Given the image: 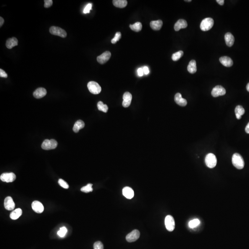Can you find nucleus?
<instances>
[{"label":"nucleus","mask_w":249,"mask_h":249,"mask_svg":"<svg viewBox=\"0 0 249 249\" xmlns=\"http://www.w3.org/2000/svg\"><path fill=\"white\" fill-rule=\"evenodd\" d=\"M205 164L208 168L212 169L216 165L217 159L216 156L212 153H209L206 156L205 159Z\"/></svg>","instance_id":"nucleus-3"},{"label":"nucleus","mask_w":249,"mask_h":249,"mask_svg":"<svg viewBox=\"0 0 249 249\" xmlns=\"http://www.w3.org/2000/svg\"><path fill=\"white\" fill-rule=\"evenodd\" d=\"M226 91L224 87L221 85H217L211 91V95L214 98H217L221 96L225 95Z\"/></svg>","instance_id":"nucleus-9"},{"label":"nucleus","mask_w":249,"mask_h":249,"mask_svg":"<svg viewBox=\"0 0 249 249\" xmlns=\"http://www.w3.org/2000/svg\"><path fill=\"white\" fill-rule=\"evenodd\" d=\"M47 94V90L44 88H38L37 90H35L33 92V96L34 98L37 99H40L43 98Z\"/></svg>","instance_id":"nucleus-16"},{"label":"nucleus","mask_w":249,"mask_h":249,"mask_svg":"<svg viewBox=\"0 0 249 249\" xmlns=\"http://www.w3.org/2000/svg\"><path fill=\"white\" fill-rule=\"evenodd\" d=\"M192 1L191 0H189V1H187V2H190V1Z\"/></svg>","instance_id":"nucleus-47"},{"label":"nucleus","mask_w":249,"mask_h":249,"mask_svg":"<svg viewBox=\"0 0 249 249\" xmlns=\"http://www.w3.org/2000/svg\"><path fill=\"white\" fill-rule=\"evenodd\" d=\"M58 143L54 139H46L42 143V148L43 150H50L56 149Z\"/></svg>","instance_id":"nucleus-4"},{"label":"nucleus","mask_w":249,"mask_h":249,"mask_svg":"<svg viewBox=\"0 0 249 249\" xmlns=\"http://www.w3.org/2000/svg\"><path fill=\"white\" fill-rule=\"evenodd\" d=\"M4 205L5 208L7 211L13 210L15 206L13 198L11 197H7L5 198Z\"/></svg>","instance_id":"nucleus-12"},{"label":"nucleus","mask_w":249,"mask_h":249,"mask_svg":"<svg viewBox=\"0 0 249 249\" xmlns=\"http://www.w3.org/2000/svg\"><path fill=\"white\" fill-rule=\"evenodd\" d=\"M91 7H92V4L91 3L88 4L84 9V11H83L84 14H88L90 13V10L91 9Z\"/></svg>","instance_id":"nucleus-37"},{"label":"nucleus","mask_w":249,"mask_h":249,"mask_svg":"<svg viewBox=\"0 0 249 249\" xmlns=\"http://www.w3.org/2000/svg\"><path fill=\"white\" fill-rule=\"evenodd\" d=\"M130 28L132 30H133L134 32H139L142 28V25L140 22H137L134 24L130 25Z\"/></svg>","instance_id":"nucleus-27"},{"label":"nucleus","mask_w":249,"mask_h":249,"mask_svg":"<svg viewBox=\"0 0 249 249\" xmlns=\"http://www.w3.org/2000/svg\"><path fill=\"white\" fill-rule=\"evenodd\" d=\"M92 184H89L86 186H84L81 189V191L85 193H88L93 191V189L92 187Z\"/></svg>","instance_id":"nucleus-32"},{"label":"nucleus","mask_w":249,"mask_h":249,"mask_svg":"<svg viewBox=\"0 0 249 249\" xmlns=\"http://www.w3.org/2000/svg\"><path fill=\"white\" fill-rule=\"evenodd\" d=\"M246 89H247V91L249 92V83L247 84V86H246Z\"/></svg>","instance_id":"nucleus-46"},{"label":"nucleus","mask_w":249,"mask_h":249,"mask_svg":"<svg viewBox=\"0 0 249 249\" xmlns=\"http://www.w3.org/2000/svg\"><path fill=\"white\" fill-rule=\"evenodd\" d=\"M163 25L162 20H158L152 21L150 23V26L152 29L155 30H158L161 29Z\"/></svg>","instance_id":"nucleus-22"},{"label":"nucleus","mask_w":249,"mask_h":249,"mask_svg":"<svg viewBox=\"0 0 249 249\" xmlns=\"http://www.w3.org/2000/svg\"><path fill=\"white\" fill-rule=\"evenodd\" d=\"M22 209L20 208H17L11 213L10 217L12 220H17L22 215Z\"/></svg>","instance_id":"nucleus-24"},{"label":"nucleus","mask_w":249,"mask_h":249,"mask_svg":"<svg viewBox=\"0 0 249 249\" xmlns=\"http://www.w3.org/2000/svg\"><path fill=\"white\" fill-rule=\"evenodd\" d=\"M32 208L35 212L38 214L42 213L44 211V207L41 202L35 201L32 203Z\"/></svg>","instance_id":"nucleus-14"},{"label":"nucleus","mask_w":249,"mask_h":249,"mask_svg":"<svg viewBox=\"0 0 249 249\" xmlns=\"http://www.w3.org/2000/svg\"><path fill=\"white\" fill-rule=\"evenodd\" d=\"M225 40L227 45L228 47H231L235 43V38L232 34L230 33H227L225 34Z\"/></svg>","instance_id":"nucleus-20"},{"label":"nucleus","mask_w":249,"mask_h":249,"mask_svg":"<svg viewBox=\"0 0 249 249\" xmlns=\"http://www.w3.org/2000/svg\"><path fill=\"white\" fill-rule=\"evenodd\" d=\"M187 26V23L186 20L180 19L175 24L174 29L175 31H179L181 29H184Z\"/></svg>","instance_id":"nucleus-17"},{"label":"nucleus","mask_w":249,"mask_h":249,"mask_svg":"<svg viewBox=\"0 0 249 249\" xmlns=\"http://www.w3.org/2000/svg\"><path fill=\"white\" fill-rule=\"evenodd\" d=\"M123 99L122 106L124 108H127L130 106L132 102V94L129 92H125L123 96Z\"/></svg>","instance_id":"nucleus-13"},{"label":"nucleus","mask_w":249,"mask_h":249,"mask_svg":"<svg viewBox=\"0 0 249 249\" xmlns=\"http://www.w3.org/2000/svg\"><path fill=\"white\" fill-rule=\"evenodd\" d=\"M4 23V20L3 18L1 17H0V26L1 27L2 26Z\"/></svg>","instance_id":"nucleus-43"},{"label":"nucleus","mask_w":249,"mask_h":249,"mask_svg":"<svg viewBox=\"0 0 249 249\" xmlns=\"http://www.w3.org/2000/svg\"><path fill=\"white\" fill-rule=\"evenodd\" d=\"M140 237V232L138 230H134L128 234L126 236V240L128 242H133L136 241L139 239Z\"/></svg>","instance_id":"nucleus-10"},{"label":"nucleus","mask_w":249,"mask_h":249,"mask_svg":"<svg viewBox=\"0 0 249 249\" xmlns=\"http://www.w3.org/2000/svg\"><path fill=\"white\" fill-rule=\"evenodd\" d=\"M67 230L65 227H61L60 228V230L57 232V235L60 237H64L66 235V233L67 232Z\"/></svg>","instance_id":"nucleus-34"},{"label":"nucleus","mask_w":249,"mask_h":249,"mask_svg":"<svg viewBox=\"0 0 249 249\" xmlns=\"http://www.w3.org/2000/svg\"><path fill=\"white\" fill-rule=\"evenodd\" d=\"M232 163L233 166L238 169H242L244 168L245 162L242 156L238 153L233 154L232 157Z\"/></svg>","instance_id":"nucleus-1"},{"label":"nucleus","mask_w":249,"mask_h":249,"mask_svg":"<svg viewBox=\"0 0 249 249\" xmlns=\"http://www.w3.org/2000/svg\"><path fill=\"white\" fill-rule=\"evenodd\" d=\"M94 249H104V245L100 241H97L94 244Z\"/></svg>","instance_id":"nucleus-36"},{"label":"nucleus","mask_w":249,"mask_h":249,"mask_svg":"<svg viewBox=\"0 0 249 249\" xmlns=\"http://www.w3.org/2000/svg\"><path fill=\"white\" fill-rule=\"evenodd\" d=\"M235 114H239V115L242 116L245 114V109L243 108L242 106L238 105L236 107L235 109Z\"/></svg>","instance_id":"nucleus-30"},{"label":"nucleus","mask_w":249,"mask_h":249,"mask_svg":"<svg viewBox=\"0 0 249 249\" xmlns=\"http://www.w3.org/2000/svg\"><path fill=\"white\" fill-rule=\"evenodd\" d=\"M138 74L139 76H143L144 73H143V70L142 68H138Z\"/></svg>","instance_id":"nucleus-41"},{"label":"nucleus","mask_w":249,"mask_h":249,"mask_svg":"<svg viewBox=\"0 0 249 249\" xmlns=\"http://www.w3.org/2000/svg\"><path fill=\"white\" fill-rule=\"evenodd\" d=\"M214 24L213 19L211 18H207L202 20L200 24V29L204 32L208 31L212 28Z\"/></svg>","instance_id":"nucleus-2"},{"label":"nucleus","mask_w":249,"mask_h":249,"mask_svg":"<svg viewBox=\"0 0 249 249\" xmlns=\"http://www.w3.org/2000/svg\"><path fill=\"white\" fill-rule=\"evenodd\" d=\"M245 132H246V133L249 134V122L248 123V124H247V126H246V127H245Z\"/></svg>","instance_id":"nucleus-44"},{"label":"nucleus","mask_w":249,"mask_h":249,"mask_svg":"<svg viewBox=\"0 0 249 249\" xmlns=\"http://www.w3.org/2000/svg\"><path fill=\"white\" fill-rule=\"evenodd\" d=\"M53 4L52 0H45L44 1V7L48 8L50 7Z\"/></svg>","instance_id":"nucleus-38"},{"label":"nucleus","mask_w":249,"mask_h":249,"mask_svg":"<svg viewBox=\"0 0 249 249\" xmlns=\"http://www.w3.org/2000/svg\"><path fill=\"white\" fill-rule=\"evenodd\" d=\"M49 32L51 34L65 38L67 36V33L64 30L57 26H51L49 29Z\"/></svg>","instance_id":"nucleus-6"},{"label":"nucleus","mask_w":249,"mask_h":249,"mask_svg":"<svg viewBox=\"0 0 249 249\" xmlns=\"http://www.w3.org/2000/svg\"><path fill=\"white\" fill-rule=\"evenodd\" d=\"M113 3L115 7L124 8L127 6V1L126 0H114Z\"/></svg>","instance_id":"nucleus-26"},{"label":"nucleus","mask_w":249,"mask_h":249,"mask_svg":"<svg viewBox=\"0 0 249 249\" xmlns=\"http://www.w3.org/2000/svg\"><path fill=\"white\" fill-rule=\"evenodd\" d=\"M143 73L145 75H147L149 74V72H150V71H149V68L146 67V66H145V67H143Z\"/></svg>","instance_id":"nucleus-40"},{"label":"nucleus","mask_w":249,"mask_h":249,"mask_svg":"<svg viewBox=\"0 0 249 249\" xmlns=\"http://www.w3.org/2000/svg\"><path fill=\"white\" fill-rule=\"evenodd\" d=\"M111 56V53L107 51L102 54L100 56H98L97 57V61L100 64H104L110 59Z\"/></svg>","instance_id":"nucleus-11"},{"label":"nucleus","mask_w":249,"mask_h":249,"mask_svg":"<svg viewBox=\"0 0 249 249\" xmlns=\"http://www.w3.org/2000/svg\"><path fill=\"white\" fill-rule=\"evenodd\" d=\"M18 44V39L15 37L9 38L7 40L6 45L7 48L11 49L15 46H17Z\"/></svg>","instance_id":"nucleus-21"},{"label":"nucleus","mask_w":249,"mask_h":249,"mask_svg":"<svg viewBox=\"0 0 249 249\" xmlns=\"http://www.w3.org/2000/svg\"><path fill=\"white\" fill-rule=\"evenodd\" d=\"M187 70L190 73L192 74H193L197 72V65L195 60H192L190 62L187 67Z\"/></svg>","instance_id":"nucleus-25"},{"label":"nucleus","mask_w":249,"mask_h":249,"mask_svg":"<svg viewBox=\"0 0 249 249\" xmlns=\"http://www.w3.org/2000/svg\"><path fill=\"white\" fill-rule=\"evenodd\" d=\"M87 87L90 92L93 94H98L102 90L100 85L95 81L89 82Z\"/></svg>","instance_id":"nucleus-5"},{"label":"nucleus","mask_w":249,"mask_h":249,"mask_svg":"<svg viewBox=\"0 0 249 249\" xmlns=\"http://www.w3.org/2000/svg\"><path fill=\"white\" fill-rule=\"evenodd\" d=\"M174 101L175 103L180 106L184 107L186 106L187 102L185 99L182 98V95L180 93H177L174 96Z\"/></svg>","instance_id":"nucleus-15"},{"label":"nucleus","mask_w":249,"mask_h":249,"mask_svg":"<svg viewBox=\"0 0 249 249\" xmlns=\"http://www.w3.org/2000/svg\"><path fill=\"white\" fill-rule=\"evenodd\" d=\"M216 2H217L220 5H223L224 3V0H217Z\"/></svg>","instance_id":"nucleus-42"},{"label":"nucleus","mask_w":249,"mask_h":249,"mask_svg":"<svg viewBox=\"0 0 249 249\" xmlns=\"http://www.w3.org/2000/svg\"><path fill=\"white\" fill-rule=\"evenodd\" d=\"M85 123L82 120H78L76 122L73 127V131L75 132H78L80 129L85 127Z\"/></svg>","instance_id":"nucleus-23"},{"label":"nucleus","mask_w":249,"mask_h":249,"mask_svg":"<svg viewBox=\"0 0 249 249\" xmlns=\"http://www.w3.org/2000/svg\"><path fill=\"white\" fill-rule=\"evenodd\" d=\"M122 37V34L120 32H117L115 34L114 38L111 40V43L113 44H115L118 41H119V39Z\"/></svg>","instance_id":"nucleus-33"},{"label":"nucleus","mask_w":249,"mask_h":249,"mask_svg":"<svg viewBox=\"0 0 249 249\" xmlns=\"http://www.w3.org/2000/svg\"><path fill=\"white\" fill-rule=\"evenodd\" d=\"M123 194L127 199H132L134 197V193L132 189L129 187H125L123 189Z\"/></svg>","instance_id":"nucleus-18"},{"label":"nucleus","mask_w":249,"mask_h":249,"mask_svg":"<svg viewBox=\"0 0 249 249\" xmlns=\"http://www.w3.org/2000/svg\"><path fill=\"white\" fill-rule=\"evenodd\" d=\"M184 52L183 51H179L173 54L172 55V59L174 61H177L181 58V57L183 56Z\"/></svg>","instance_id":"nucleus-29"},{"label":"nucleus","mask_w":249,"mask_h":249,"mask_svg":"<svg viewBox=\"0 0 249 249\" xmlns=\"http://www.w3.org/2000/svg\"><path fill=\"white\" fill-rule=\"evenodd\" d=\"M16 178V175L13 173H3L0 176L1 181L7 183L13 182L15 180Z\"/></svg>","instance_id":"nucleus-8"},{"label":"nucleus","mask_w":249,"mask_h":249,"mask_svg":"<svg viewBox=\"0 0 249 249\" xmlns=\"http://www.w3.org/2000/svg\"><path fill=\"white\" fill-rule=\"evenodd\" d=\"M166 227L169 231L172 232L175 228V221L174 217L170 215L166 216L165 219Z\"/></svg>","instance_id":"nucleus-7"},{"label":"nucleus","mask_w":249,"mask_h":249,"mask_svg":"<svg viewBox=\"0 0 249 249\" xmlns=\"http://www.w3.org/2000/svg\"><path fill=\"white\" fill-rule=\"evenodd\" d=\"M58 183L60 185V186H62V187L64 188H69V186L68 184L66 181H64L63 180H62V179H59V180H58Z\"/></svg>","instance_id":"nucleus-35"},{"label":"nucleus","mask_w":249,"mask_h":249,"mask_svg":"<svg viewBox=\"0 0 249 249\" xmlns=\"http://www.w3.org/2000/svg\"><path fill=\"white\" fill-rule=\"evenodd\" d=\"M236 116V118L237 119H240L241 118V115H239V114H235Z\"/></svg>","instance_id":"nucleus-45"},{"label":"nucleus","mask_w":249,"mask_h":249,"mask_svg":"<svg viewBox=\"0 0 249 249\" xmlns=\"http://www.w3.org/2000/svg\"><path fill=\"white\" fill-rule=\"evenodd\" d=\"M0 77H5V78H7V75L6 72L2 69H0Z\"/></svg>","instance_id":"nucleus-39"},{"label":"nucleus","mask_w":249,"mask_h":249,"mask_svg":"<svg viewBox=\"0 0 249 249\" xmlns=\"http://www.w3.org/2000/svg\"><path fill=\"white\" fill-rule=\"evenodd\" d=\"M98 108L99 110L103 111L104 113H107L109 109L107 105L104 104V103L101 101L98 103Z\"/></svg>","instance_id":"nucleus-28"},{"label":"nucleus","mask_w":249,"mask_h":249,"mask_svg":"<svg viewBox=\"0 0 249 249\" xmlns=\"http://www.w3.org/2000/svg\"><path fill=\"white\" fill-rule=\"evenodd\" d=\"M220 62L223 66L226 67H230L233 65V61L229 57H221L220 58Z\"/></svg>","instance_id":"nucleus-19"},{"label":"nucleus","mask_w":249,"mask_h":249,"mask_svg":"<svg viewBox=\"0 0 249 249\" xmlns=\"http://www.w3.org/2000/svg\"><path fill=\"white\" fill-rule=\"evenodd\" d=\"M200 224V221L198 219H195L190 221L189 222V227L190 228H193L197 227Z\"/></svg>","instance_id":"nucleus-31"}]
</instances>
